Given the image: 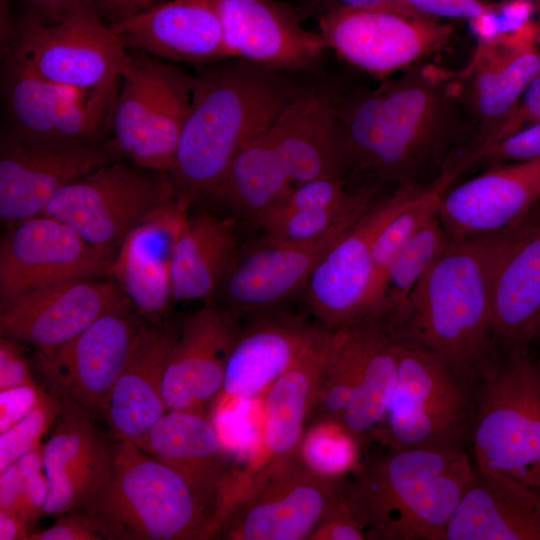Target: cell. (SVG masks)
<instances>
[{
	"label": "cell",
	"mask_w": 540,
	"mask_h": 540,
	"mask_svg": "<svg viewBox=\"0 0 540 540\" xmlns=\"http://www.w3.org/2000/svg\"><path fill=\"white\" fill-rule=\"evenodd\" d=\"M471 138L458 72L432 64L412 66L338 105L343 174L379 195L434 184Z\"/></svg>",
	"instance_id": "6da1fadb"
},
{
	"label": "cell",
	"mask_w": 540,
	"mask_h": 540,
	"mask_svg": "<svg viewBox=\"0 0 540 540\" xmlns=\"http://www.w3.org/2000/svg\"><path fill=\"white\" fill-rule=\"evenodd\" d=\"M500 232L451 240L408 297L380 317L399 342L480 376L498 355L491 276Z\"/></svg>",
	"instance_id": "7a4b0ae2"
},
{
	"label": "cell",
	"mask_w": 540,
	"mask_h": 540,
	"mask_svg": "<svg viewBox=\"0 0 540 540\" xmlns=\"http://www.w3.org/2000/svg\"><path fill=\"white\" fill-rule=\"evenodd\" d=\"M275 71L239 60L207 64L193 76L190 108L169 173L177 194L190 202L218 198L237 153L295 94Z\"/></svg>",
	"instance_id": "3957f363"
},
{
	"label": "cell",
	"mask_w": 540,
	"mask_h": 540,
	"mask_svg": "<svg viewBox=\"0 0 540 540\" xmlns=\"http://www.w3.org/2000/svg\"><path fill=\"white\" fill-rule=\"evenodd\" d=\"M474 472L468 451L388 448L346 476L345 492L365 540H446Z\"/></svg>",
	"instance_id": "277c9868"
},
{
	"label": "cell",
	"mask_w": 540,
	"mask_h": 540,
	"mask_svg": "<svg viewBox=\"0 0 540 540\" xmlns=\"http://www.w3.org/2000/svg\"><path fill=\"white\" fill-rule=\"evenodd\" d=\"M106 482L83 507L108 540L217 538L218 517L175 470L130 441L111 445Z\"/></svg>",
	"instance_id": "5b68a950"
},
{
	"label": "cell",
	"mask_w": 540,
	"mask_h": 540,
	"mask_svg": "<svg viewBox=\"0 0 540 540\" xmlns=\"http://www.w3.org/2000/svg\"><path fill=\"white\" fill-rule=\"evenodd\" d=\"M394 342L397 381L374 440L391 449L469 452L479 376L419 347Z\"/></svg>",
	"instance_id": "8992f818"
},
{
	"label": "cell",
	"mask_w": 540,
	"mask_h": 540,
	"mask_svg": "<svg viewBox=\"0 0 540 540\" xmlns=\"http://www.w3.org/2000/svg\"><path fill=\"white\" fill-rule=\"evenodd\" d=\"M470 455L476 468L540 488V355L499 352L478 379Z\"/></svg>",
	"instance_id": "52a82bcc"
},
{
	"label": "cell",
	"mask_w": 540,
	"mask_h": 540,
	"mask_svg": "<svg viewBox=\"0 0 540 540\" xmlns=\"http://www.w3.org/2000/svg\"><path fill=\"white\" fill-rule=\"evenodd\" d=\"M175 194L167 172L109 162L61 189L42 214L115 255L126 235Z\"/></svg>",
	"instance_id": "ba28073f"
},
{
	"label": "cell",
	"mask_w": 540,
	"mask_h": 540,
	"mask_svg": "<svg viewBox=\"0 0 540 540\" xmlns=\"http://www.w3.org/2000/svg\"><path fill=\"white\" fill-rule=\"evenodd\" d=\"M10 49L43 78L83 91L119 84L130 64L128 49L88 3L50 25L25 15Z\"/></svg>",
	"instance_id": "9c48e42d"
},
{
	"label": "cell",
	"mask_w": 540,
	"mask_h": 540,
	"mask_svg": "<svg viewBox=\"0 0 540 540\" xmlns=\"http://www.w3.org/2000/svg\"><path fill=\"white\" fill-rule=\"evenodd\" d=\"M345 478L318 475L297 454L224 510L217 538L307 540L344 493Z\"/></svg>",
	"instance_id": "30bf717a"
},
{
	"label": "cell",
	"mask_w": 540,
	"mask_h": 540,
	"mask_svg": "<svg viewBox=\"0 0 540 540\" xmlns=\"http://www.w3.org/2000/svg\"><path fill=\"white\" fill-rule=\"evenodd\" d=\"M327 48L352 66L379 78L409 69L445 50L452 23L374 6L332 10L317 17Z\"/></svg>",
	"instance_id": "8fae6325"
},
{
	"label": "cell",
	"mask_w": 540,
	"mask_h": 540,
	"mask_svg": "<svg viewBox=\"0 0 540 540\" xmlns=\"http://www.w3.org/2000/svg\"><path fill=\"white\" fill-rule=\"evenodd\" d=\"M429 187L383 195L324 253L300 292L317 324L336 330L366 318L374 240L392 217Z\"/></svg>",
	"instance_id": "7c38bea8"
},
{
	"label": "cell",
	"mask_w": 540,
	"mask_h": 540,
	"mask_svg": "<svg viewBox=\"0 0 540 540\" xmlns=\"http://www.w3.org/2000/svg\"><path fill=\"white\" fill-rule=\"evenodd\" d=\"M132 307L107 313L72 340L36 350L34 368L61 405L104 415L112 388L143 321Z\"/></svg>",
	"instance_id": "4fadbf2b"
},
{
	"label": "cell",
	"mask_w": 540,
	"mask_h": 540,
	"mask_svg": "<svg viewBox=\"0 0 540 540\" xmlns=\"http://www.w3.org/2000/svg\"><path fill=\"white\" fill-rule=\"evenodd\" d=\"M114 254L45 214L14 224L0 246V308L52 284L110 272Z\"/></svg>",
	"instance_id": "5bb4252c"
},
{
	"label": "cell",
	"mask_w": 540,
	"mask_h": 540,
	"mask_svg": "<svg viewBox=\"0 0 540 540\" xmlns=\"http://www.w3.org/2000/svg\"><path fill=\"white\" fill-rule=\"evenodd\" d=\"M537 28L529 22L479 40L467 65L458 72L460 96L472 127L462 155L483 145L519 102L540 73Z\"/></svg>",
	"instance_id": "9a60e30c"
},
{
	"label": "cell",
	"mask_w": 540,
	"mask_h": 540,
	"mask_svg": "<svg viewBox=\"0 0 540 540\" xmlns=\"http://www.w3.org/2000/svg\"><path fill=\"white\" fill-rule=\"evenodd\" d=\"M109 144L42 142L9 129L0 141V217L16 224L43 213L64 187L111 162Z\"/></svg>",
	"instance_id": "2e32d148"
},
{
	"label": "cell",
	"mask_w": 540,
	"mask_h": 540,
	"mask_svg": "<svg viewBox=\"0 0 540 540\" xmlns=\"http://www.w3.org/2000/svg\"><path fill=\"white\" fill-rule=\"evenodd\" d=\"M330 336L331 330L325 329L266 391L258 445L246 466L231 472L223 512L236 498L298 454Z\"/></svg>",
	"instance_id": "e0dca14e"
},
{
	"label": "cell",
	"mask_w": 540,
	"mask_h": 540,
	"mask_svg": "<svg viewBox=\"0 0 540 540\" xmlns=\"http://www.w3.org/2000/svg\"><path fill=\"white\" fill-rule=\"evenodd\" d=\"M133 307L111 281L74 279L27 292L0 308L1 337L38 351L56 348L103 315Z\"/></svg>",
	"instance_id": "ac0fdd59"
},
{
	"label": "cell",
	"mask_w": 540,
	"mask_h": 540,
	"mask_svg": "<svg viewBox=\"0 0 540 540\" xmlns=\"http://www.w3.org/2000/svg\"><path fill=\"white\" fill-rule=\"evenodd\" d=\"M244 320L228 355L217 413L266 392L325 330L311 317L281 308Z\"/></svg>",
	"instance_id": "d6986e66"
},
{
	"label": "cell",
	"mask_w": 540,
	"mask_h": 540,
	"mask_svg": "<svg viewBox=\"0 0 540 540\" xmlns=\"http://www.w3.org/2000/svg\"><path fill=\"white\" fill-rule=\"evenodd\" d=\"M346 231L306 243L263 237L242 254L236 252L216 292L218 306L238 321L280 308L302 291L317 262Z\"/></svg>",
	"instance_id": "ffe728a7"
},
{
	"label": "cell",
	"mask_w": 540,
	"mask_h": 540,
	"mask_svg": "<svg viewBox=\"0 0 540 540\" xmlns=\"http://www.w3.org/2000/svg\"><path fill=\"white\" fill-rule=\"evenodd\" d=\"M498 352L532 347L540 322V204L500 231L491 276Z\"/></svg>",
	"instance_id": "44dd1931"
},
{
	"label": "cell",
	"mask_w": 540,
	"mask_h": 540,
	"mask_svg": "<svg viewBox=\"0 0 540 540\" xmlns=\"http://www.w3.org/2000/svg\"><path fill=\"white\" fill-rule=\"evenodd\" d=\"M227 58L269 69H304L327 48L294 8L274 0H215Z\"/></svg>",
	"instance_id": "7402d4cb"
},
{
	"label": "cell",
	"mask_w": 540,
	"mask_h": 540,
	"mask_svg": "<svg viewBox=\"0 0 540 540\" xmlns=\"http://www.w3.org/2000/svg\"><path fill=\"white\" fill-rule=\"evenodd\" d=\"M239 321L218 305L208 304L189 314L167 357L162 396L167 411L204 415L220 394L229 352Z\"/></svg>",
	"instance_id": "603a6c76"
},
{
	"label": "cell",
	"mask_w": 540,
	"mask_h": 540,
	"mask_svg": "<svg viewBox=\"0 0 540 540\" xmlns=\"http://www.w3.org/2000/svg\"><path fill=\"white\" fill-rule=\"evenodd\" d=\"M540 202V158L495 165L441 196L438 216L451 240L500 232Z\"/></svg>",
	"instance_id": "cb8c5ba5"
},
{
	"label": "cell",
	"mask_w": 540,
	"mask_h": 540,
	"mask_svg": "<svg viewBox=\"0 0 540 540\" xmlns=\"http://www.w3.org/2000/svg\"><path fill=\"white\" fill-rule=\"evenodd\" d=\"M190 203L176 193L126 235L111 265L110 273L119 288L153 325L164 324L163 317L173 299V249Z\"/></svg>",
	"instance_id": "d4e9b609"
},
{
	"label": "cell",
	"mask_w": 540,
	"mask_h": 540,
	"mask_svg": "<svg viewBox=\"0 0 540 540\" xmlns=\"http://www.w3.org/2000/svg\"><path fill=\"white\" fill-rule=\"evenodd\" d=\"M109 26L128 50L165 61L207 65L227 58L215 0L158 2Z\"/></svg>",
	"instance_id": "484cf974"
},
{
	"label": "cell",
	"mask_w": 540,
	"mask_h": 540,
	"mask_svg": "<svg viewBox=\"0 0 540 540\" xmlns=\"http://www.w3.org/2000/svg\"><path fill=\"white\" fill-rule=\"evenodd\" d=\"M111 459V445L95 426L93 415L61 405L43 444V467L48 480L44 515L83 508L106 482Z\"/></svg>",
	"instance_id": "4316f807"
},
{
	"label": "cell",
	"mask_w": 540,
	"mask_h": 540,
	"mask_svg": "<svg viewBox=\"0 0 540 540\" xmlns=\"http://www.w3.org/2000/svg\"><path fill=\"white\" fill-rule=\"evenodd\" d=\"M338 105L325 92L295 93L262 131L291 184L343 175L337 143Z\"/></svg>",
	"instance_id": "83f0119b"
},
{
	"label": "cell",
	"mask_w": 540,
	"mask_h": 540,
	"mask_svg": "<svg viewBox=\"0 0 540 540\" xmlns=\"http://www.w3.org/2000/svg\"><path fill=\"white\" fill-rule=\"evenodd\" d=\"M179 331L180 326L142 322L104 412L116 441L138 444L167 412L162 380Z\"/></svg>",
	"instance_id": "f1b7e54d"
},
{
	"label": "cell",
	"mask_w": 540,
	"mask_h": 540,
	"mask_svg": "<svg viewBox=\"0 0 540 540\" xmlns=\"http://www.w3.org/2000/svg\"><path fill=\"white\" fill-rule=\"evenodd\" d=\"M474 468L446 540H540V488Z\"/></svg>",
	"instance_id": "f546056e"
},
{
	"label": "cell",
	"mask_w": 540,
	"mask_h": 540,
	"mask_svg": "<svg viewBox=\"0 0 540 540\" xmlns=\"http://www.w3.org/2000/svg\"><path fill=\"white\" fill-rule=\"evenodd\" d=\"M137 445L175 470L218 517L228 481L225 446L215 426L204 415L167 411Z\"/></svg>",
	"instance_id": "4dcf8cb0"
},
{
	"label": "cell",
	"mask_w": 540,
	"mask_h": 540,
	"mask_svg": "<svg viewBox=\"0 0 540 540\" xmlns=\"http://www.w3.org/2000/svg\"><path fill=\"white\" fill-rule=\"evenodd\" d=\"M236 242L229 220L205 209L188 214L173 249V299L185 301L215 295L237 252Z\"/></svg>",
	"instance_id": "1f68e13d"
},
{
	"label": "cell",
	"mask_w": 540,
	"mask_h": 540,
	"mask_svg": "<svg viewBox=\"0 0 540 540\" xmlns=\"http://www.w3.org/2000/svg\"><path fill=\"white\" fill-rule=\"evenodd\" d=\"M1 58V84L8 129L29 140L59 141L55 126L61 108L71 98L89 91L59 85L43 78L12 49L1 54Z\"/></svg>",
	"instance_id": "d6a6232c"
},
{
	"label": "cell",
	"mask_w": 540,
	"mask_h": 540,
	"mask_svg": "<svg viewBox=\"0 0 540 540\" xmlns=\"http://www.w3.org/2000/svg\"><path fill=\"white\" fill-rule=\"evenodd\" d=\"M128 51L129 68L121 78L111 112L113 139L109 146L114 154L124 155L139 167L167 61Z\"/></svg>",
	"instance_id": "836d02e7"
},
{
	"label": "cell",
	"mask_w": 540,
	"mask_h": 540,
	"mask_svg": "<svg viewBox=\"0 0 540 540\" xmlns=\"http://www.w3.org/2000/svg\"><path fill=\"white\" fill-rule=\"evenodd\" d=\"M375 326L360 381L339 422L360 447L374 440L387 413L398 374L396 344L381 318Z\"/></svg>",
	"instance_id": "e575fe53"
},
{
	"label": "cell",
	"mask_w": 540,
	"mask_h": 540,
	"mask_svg": "<svg viewBox=\"0 0 540 540\" xmlns=\"http://www.w3.org/2000/svg\"><path fill=\"white\" fill-rule=\"evenodd\" d=\"M374 326V317H367L331 330L307 425L324 420L339 421L357 390Z\"/></svg>",
	"instance_id": "d590c367"
},
{
	"label": "cell",
	"mask_w": 540,
	"mask_h": 540,
	"mask_svg": "<svg viewBox=\"0 0 540 540\" xmlns=\"http://www.w3.org/2000/svg\"><path fill=\"white\" fill-rule=\"evenodd\" d=\"M261 132L237 153L218 195L242 218L257 225L293 187L274 160Z\"/></svg>",
	"instance_id": "8d00e7d4"
},
{
	"label": "cell",
	"mask_w": 540,
	"mask_h": 540,
	"mask_svg": "<svg viewBox=\"0 0 540 540\" xmlns=\"http://www.w3.org/2000/svg\"><path fill=\"white\" fill-rule=\"evenodd\" d=\"M450 241L437 212L389 265L369 317H383L397 308Z\"/></svg>",
	"instance_id": "74e56055"
},
{
	"label": "cell",
	"mask_w": 540,
	"mask_h": 540,
	"mask_svg": "<svg viewBox=\"0 0 540 540\" xmlns=\"http://www.w3.org/2000/svg\"><path fill=\"white\" fill-rule=\"evenodd\" d=\"M361 447L336 420L318 421L306 428L298 455L314 473L328 478H343L361 464Z\"/></svg>",
	"instance_id": "f35d334b"
},
{
	"label": "cell",
	"mask_w": 540,
	"mask_h": 540,
	"mask_svg": "<svg viewBox=\"0 0 540 540\" xmlns=\"http://www.w3.org/2000/svg\"><path fill=\"white\" fill-rule=\"evenodd\" d=\"M60 411L59 400L44 391L33 410L10 429L0 433V470L39 446Z\"/></svg>",
	"instance_id": "ab89813d"
},
{
	"label": "cell",
	"mask_w": 540,
	"mask_h": 540,
	"mask_svg": "<svg viewBox=\"0 0 540 540\" xmlns=\"http://www.w3.org/2000/svg\"><path fill=\"white\" fill-rule=\"evenodd\" d=\"M540 158V122L523 127L510 135L461 156L454 168L461 175L473 166H489Z\"/></svg>",
	"instance_id": "60d3db41"
},
{
	"label": "cell",
	"mask_w": 540,
	"mask_h": 540,
	"mask_svg": "<svg viewBox=\"0 0 540 540\" xmlns=\"http://www.w3.org/2000/svg\"><path fill=\"white\" fill-rule=\"evenodd\" d=\"M19 476V495L15 513L21 516L30 530L44 515L48 496V480L43 467V444L15 461Z\"/></svg>",
	"instance_id": "b9f144b4"
},
{
	"label": "cell",
	"mask_w": 540,
	"mask_h": 540,
	"mask_svg": "<svg viewBox=\"0 0 540 540\" xmlns=\"http://www.w3.org/2000/svg\"><path fill=\"white\" fill-rule=\"evenodd\" d=\"M370 6L437 21L460 19L471 22L497 11L500 4L486 0H388Z\"/></svg>",
	"instance_id": "7bdbcfd3"
},
{
	"label": "cell",
	"mask_w": 540,
	"mask_h": 540,
	"mask_svg": "<svg viewBox=\"0 0 540 540\" xmlns=\"http://www.w3.org/2000/svg\"><path fill=\"white\" fill-rule=\"evenodd\" d=\"M307 540H365L348 502L345 487L342 496L326 512Z\"/></svg>",
	"instance_id": "ee69618b"
},
{
	"label": "cell",
	"mask_w": 540,
	"mask_h": 540,
	"mask_svg": "<svg viewBox=\"0 0 540 540\" xmlns=\"http://www.w3.org/2000/svg\"><path fill=\"white\" fill-rule=\"evenodd\" d=\"M538 122H540V73L528 85L512 112L486 142L474 150L488 146L523 127Z\"/></svg>",
	"instance_id": "f6af8a7d"
},
{
	"label": "cell",
	"mask_w": 540,
	"mask_h": 540,
	"mask_svg": "<svg viewBox=\"0 0 540 540\" xmlns=\"http://www.w3.org/2000/svg\"><path fill=\"white\" fill-rule=\"evenodd\" d=\"M27 540H103L82 509H75L56 520L47 529L32 531Z\"/></svg>",
	"instance_id": "bcb514c9"
},
{
	"label": "cell",
	"mask_w": 540,
	"mask_h": 540,
	"mask_svg": "<svg viewBox=\"0 0 540 540\" xmlns=\"http://www.w3.org/2000/svg\"><path fill=\"white\" fill-rule=\"evenodd\" d=\"M43 392L37 383L0 390V433L10 429L33 410Z\"/></svg>",
	"instance_id": "7dc6e473"
},
{
	"label": "cell",
	"mask_w": 540,
	"mask_h": 540,
	"mask_svg": "<svg viewBox=\"0 0 540 540\" xmlns=\"http://www.w3.org/2000/svg\"><path fill=\"white\" fill-rule=\"evenodd\" d=\"M29 361L19 341L0 339V390L35 384Z\"/></svg>",
	"instance_id": "c3c4849f"
},
{
	"label": "cell",
	"mask_w": 540,
	"mask_h": 540,
	"mask_svg": "<svg viewBox=\"0 0 540 540\" xmlns=\"http://www.w3.org/2000/svg\"><path fill=\"white\" fill-rule=\"evenodd\" d=\"M28 9L27 16L50 25L59 22L82 3L93 6L92 0H20Z\"/></svg>",
	"instance_id": "681fc988"
},
{
	"label": "cell",
	"mask_w": 540,
	"mask_h": 540,
	"mask_svg": "<svg viewBox=\"0 0 540 540\" xmlns=\"http://www.w3.org/2000/svg\"><path fill=\"white\" fill-rule=\"evenodd\" d=\"M159 0H92L93 7L108 24L129 18Z\"/></svg>",
	"instance_id": "f907efd6"
},
{
	"label": "cell",
	"mask_w": 540,
	"mask_h": 540,
	"mask_svg": "<svg viewBox=\"0 0 540 540\" xmlns=\"http://www.w3.org/2000/svg\"><path fill=\"white\" fill-rule=\"evenodd\" d=\"M388 0H307L295 8L296 14L302 21L310 17H318L332 10L356 8L379 4Z\"/></svg>",
	"instance_id": "816d5d0a"
},
{
	"label": "cell",
	"mask_w": 540,
	"mask_h": 540,
	"mask_svg": "<svg viewBox=\"0 0 540 540\" xmlns=\"http://www.w3.org/2000/svg\"><path fill=\"white\" fill-rule=\"evenodd\" d=\"M31 532L17 513L0 509V540H27Z\"/></svg>",
	"instance_id": "f5cc1de1"
},
{
	"label": "cell",
	"mask_w": 540,
	"mask_h": 540,
	"mask_svg": "<svg viewBox=\"0 0 540 540\" xmlns=\"http://www.w3.org/2000/svg\"><path fill=\"white\" fill-rule=\"evenodd\" d=\"M536 342L540 343V322H539V325H538V328H537V332H536V336H535L533 344L536 343Z\"/></svg>",
	"instance_id": "db71d44e"
},
{
	"label": "cell",
	"mask_w": 540,
	"mask_h": 540,
	"mask_svg": "<svg viewBox=\"0 0 540 540\" xmlns=\"http://www.w3.org/2000/svg\"><path fill=\"white\" fill-rule=\"evenodd\" d=\"M533 2V4L535 5L538 13H539V16H540V0H531Z\"/></svg>",
	"instance_id": "11a10c76"
}]
</instances>
